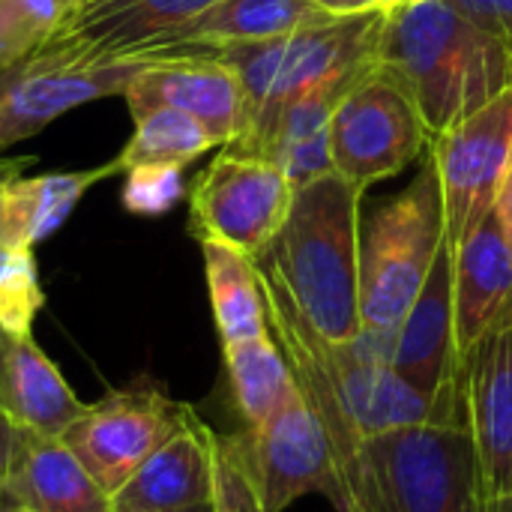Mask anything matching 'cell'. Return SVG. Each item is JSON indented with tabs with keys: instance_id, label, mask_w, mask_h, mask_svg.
<instances>
[{
	"instance_id": "6da1fadb",
	"label": "cell",
	"mask_w": 512,
	"mask_h": 512,
	"mask_svg": "<svg viewBox=\"0 0 512 512\" xmlns=\"http://www.w3.org/2000/svg\"><path fill=\"white\" fill-rule=\"evenodd\" d=\"M261 288L270 336L282 348L303 399L327 429L339 474L366 441L429 423L438 414V399H426L393 372L396 330L360 327L351 342H330L273 282L261 279Z\"/></svg>"
},
{
	"instance_id": "7a4b0ae2",
	"label": "cell",
	"mask_w": 512,
	"mask_h": 512,
	"mask_svg": "<svg viewBox=\"0 0 512 512\" xmlns=\"http://www.w3.org/2000/svg\"><path fill=\"white\" fill-rule=\"evenodd\" d=\"M363 189L327 174L294 192L270 246L255 255L258 276L273 282L294 309L330 342L360 333V228Z\"/></svg>"
},
{
	"instance_id": "3957f363",
	"label": "cell",
	"mask_w": 512,
	"mask_h": 512,
	"mask_svg": "<svg viewBox=\"0 0 512 512\" xmlns=\"http://www.w3.org/2000/svg\"><path fill=\"white\" fill-rule=\"evenodd\" d=\"M381 69L405 87L432 138L512 90L507 39L447 0L390 9Z\"/></svg>"
},
{
	"instance_id": "277c9868",
	"label": "cell",
	"mask_w": 512,
	"mask_h": 512,
	"mask_svg": "<svg viewBox=\"0 0 512 512\" xmlns=\"http://www.w3.org/2000/svg\"><path fill=\"white\" fill-rule=\"evenodd\" d=\"M342 512H480L459 366L429 423L378 435L342 471Z\"/></svg>"
},
{
	"instance_id": "5b68a950",
	"label": "cell",
	"mask_w": 512,
	"mask_h": 512,
	"mask_svg": "<svg viewBox=\"0 0 512 512\" xmlns=\"http://www.w3.org/2000/svg\"><path fill=\"white\" fill-rule=\"evenodd\" d=\"M387 18V6L342 18L324 15L285 36L210 51L222 57L243 84L246 126L234 144L255 138L291 102L312 96L342 102L381 66Z\"/></svg>"
},
{
	"instance_id": "8992f818",
	"label": "cell",
	"mask_w": 512,
	"mask_h": 512,
	"mask_svg": "<svg viewBox=\"0 0 512 512\" xmlns=\"http://www.w3.org/2000/svg\"><path fill=\"white\" fill-rule=\"evenodd\" d=\"M444 243V195L429 156L411 186L378 204L360 228V324L396 330Z\"/></svg>"
},
{
	"instance_id": "52a82bcc",
	"label": "cell",
	"mask_w": 512,
	"mask_h": 512,
	"mask_svg": "<svg viewBox=\"0 0 512 512\" xmlns=\"http://www.w3.org/2000/svg\"><path fill=\"white\" fill-rule=\"evenodd\" d=\"M141 57L108 54L87 39L63 30L60 36L30 48L0 66V156L60 114L105 99L123 96Z\"/></svg>"
},
{
	"instance_id": "ba28073f",
	"label": "cell",
	"mask_w": 512,
	"mask_h": 512,
	"mask_svg": "<svg viewBox=\"0 0 512 512\" xmlns=\"http://www.w3.org/2000/svg\"><path fill=\"white\" fill-rule=\"evenodd\" d=\"M192 411L195 408L177 402L162 381L138 375L87 405L66 429L63 444L102 489L117 498L132 474L189 420Z\"/></svg>"
},
{
	"instance_id": "9c48e42d",
	"label": "cell",
	"mask_w": 512,
	"mask_h": 512,
	"mask_svg": "<svg viewBox=\"0 0 512 512\" xmlns=\"http://www.w3.org/2000/svg\"><path fill=\"white\" fill-rule=\"evenodd\" d=\"M429 144L432 135L417 105L381 66L339 102L330 120L333 171L363 192L405 171Z\"/></svg>"
},
{
	"instance_id": "30bf717a",
	"label": "cell",
	"mask_w": 512,
	"mask_h": 512,
	"mask_svg": "<svg viewBox=\"0 0 512 512\" xmlns=\"http://www.w3.org/2000/svg\"><path fill=\"white\" fill-rule=\"evenodd\" d=\"M219 150L189 189V228L195 240H219L255 258L285 225L294 186L264 156Z\"/></svg>"
},
{
	"instance_id": "8fae6325",
	"label": "cell",
	"mask_w": 512,
	"mask_h": 512,
	"mask_svg": "<svg viewBox=\"0 0 512 512\" xmlns=\"http://www.w3.org/2000/svg\"><path fill=\"white\" fill-rule=\"evenodd\" d=\"M231 435L258 483L264 510L285 512L303 495H324L342 512L345 489L330 435L300 387L270 420Z\"/></svg>"
},
{
	"instance_id": "7c38bea8",
	"label": "cell",
	"mask_w": 512,
	"mask_h": 512,
	"mask_svg": "<svg viewBox=\"0 0 512 512\" xmlns=\"http://www.w3.org/2000/svg\"><path fill=\"white\" fill-rule=\"evenodd\" d=\"M429 156L438 168L447 243L456 246L498 204L512 168V90L435 135Z\"/></svg>"
},
{
	"instance_id": "4fadbf2b",
	"label": "cell",
	"mask_w": 512,
	"mask_h": 512,
	"mask_svg": "<svg viewBox=\"0 0 512 512\" xmlns=\"http://www.w3.org/2000/svg\"><path fill=\"white\" fill-rule=\"evenodd\" d=\"M468 429L477 459L480 510L498 512L512 501V300L459 357Z\"/></svg>"
},
{
	"instance_id": "5bb4252c",
	"label": "cell",
	"mask_w": 512,
	"mask_h": 512,
	"mask_svg": "<svg viewBox=\"0 0 512 512\" xmlns=\"http://www.w3.org/2000/svg\"><path fill=\"white\" fill-rule=\"evenodd\" d=\"M132 120L153 108H177L195 117L219 147L240 138L246 126V96L237 72L210 51L141 54L126 90Z\"/></svg>"
},
{
	"instance_id": "9a60e30c",
	"label": "cell",
	"mask_w": 512,
	"mask_h": 512,
	"mask_svg": "<svg viewBox=\"0 0 512 512\" xmlns=\"http://www.w3.org/2000/svg\"><path fill=\"white\" fill-rule=\"evenodd\" d=\"M219 435L198 417L189 420L132 474L114 504L123 512H186L213 504Z\"/></svg>"
},
{
	"instance_id": "2e32d148",
	"label": "cell",
	"mask_w": 512,
	"mask_h": 512,
	"mask_svg": "<svg viewBox=\"0 0 512 512\" xmlns=\"http://www.w3.org/2000/svg\"><path fill=\"white\" fill-rule=\"evenodd\" d=\"M456 366L459 360L453 312V246L444 243L423 291L396 327L393 372L435 402L444 384L456 375Z\"/></svg>"
},
{
	"instance_id": "e0dca14e",
	"label": "cell",
	"mask_w": 512,
	"mask_h": 512,
	"mask_svg": "<svg viewBox=\"0 0 512 512\" xmlns=\"http://www.w3.org/2000/svg\"><path fill=\"white\" fill-rule=\"evenodd\" d=\"M33 159H6L0 165V249H36L45 243L90 192V186L117 174V162L84 171H51L24 177Z\"/></svg>"
},
{
	"instance_id": "ac0fdd59",
	"label": "cell",
	"mask_w": 512,
	"mask_h": 512,
	"mask_svg": "<svg viewBox=\"0 0 512 512\" xmlns=\"http://www.w3.org/2000/svg\"><path fill=\"white\" fill-rule=\"evenodd\" d=\"M84 408L33 336H9L0 330V411L15 429L63 438Z\"/></svg>"
},
{
	"instance_id": "d6986e66",
	"label": "cell",
	"mask_w": 512,
	"mask_h": 512,
	"mask_svg": "<svg viewBox=\"0 0 512 512\" xmlns=\"http://www.w3.org/2000/svg\"><path fill=\"white\" fill-rule=\"evenodd\" d=\"M512 300V249L492 210L453 246L456 360L468 354Z\"/></svg>"
},
{
	"instance_id": "ffe728a7",
	"label": "cell",
	"mask_w": 512,
	"mask_h": 512,
	"mask_svg": "<svg viewBox=\"0 0 512 512\" xmlns=\"http://www.w3.org/2000/svg\"><path fill=\"white\" fill-rule=\"evenodd\" d=\"M3 495L30 512H117L114 498L78 462L63 438H42L33 432L18 435Z\"/></svg>"
},
{
	"instance_id": "44dd1931",
	"label": "cell",
	"mask_w": 512,
	"mask_h": 512,
	"mask_svg": "<svg viewBox=\"0 0 512 512\" xmlns=\"http://www.w3.org/2000/svg\"><path fill=\"white\" fill-rule=\"evenodd\" d=\"M210 3L216 0H93L75 12L66 30L108 54L141 57L153 54Z\"/></svg>"
},
{
	"instance_id": "7402d4cb",
	"label": "cell",
	"mask_w": 512,
	"mask_h": 512,
	"mask_svg": "<svg viewBox=\"0 0 512 512\" xmlns=\"http://www.w3.org/2000/svg\"><path fill=\"white\" fill-rule=\"evenodd\" d=\"M324 18L309 0H216L186 27L168 36L153 54L216 51L237 42H258L294 33Z\"/></svg>"
},
{
	"instance_id": "603a6c76",
	"label": "cell",
	"mask_w": 512,
	"mask_h": 512,
	"mask_svg": "<svg viewBox=\"0 0 512 512\" xmlns=\"http://www.w3.org/2000/svg\"><path fill=\"white\" fill-rule=\"evenodd\" d=\"M198 246L204 255V279L219 342L234 345L267 336V303L255 261L219 240H198Z\"/></svg>"
},
{
	"instance_id": "cb8c5ba5",
	"label": "cell",
	"mask_w": 512,
	"mask_h": 512,
	"mask_svg": "<svg viewBox=\"0 0 512 512\" xmlns=\"http://www.w3.org/2000/svg\"><path fill=\"white\" fill-rule=\"evenodd\" d=\"M222 360H225L231 399L243 426H261L297 396V381L291 375V366L270 333L258 339L222 345Z\"/></svg>"
},
{
	"instance_id": "d4e9b609",
	"label": "cell",
	"mask_w": 512,
	"mask_h": 512,
	"mask_svg": "<svg viewBox=\"0 0 512 512\" xmlns=\"http://www.w3.org/2000/svg\"><path fill=\"white\" fill-rule=\"evenodd\" d=\"M213 147H219L216 138L195 117L177 108H153L135 117V132L114 162L120 171H129L135 165L186 168Z\"/></svg>"
},
{
	"instance_id": "484cf974",
	"label": "cell",
	"mask_w": 512,
	"mask_h": 512,
	"mask_svg": "<svg viewBox=\"0 0 512 512\" xmlns=\"http://www.w3.org/2000/svg\"><path fill=\"white\" fill-rule=\"evenodd\" d=\"M42 309L45 288L33 249H0V330L9 336H33Z\"/></svg>"
},
{
	"instance_id": "4316f807",
	"label": "cell",
	"mask_w": 512,
	"mask_h": 512,
	"mask_svg": "<svg viewBox=\"0 0 512 512\" xmlns=\"http://www.w3.org/2000/svg\"><path fill=\"white\" fill-rule=\"evenodd\" d=\"M186 198L183 168L177 165H135L126 171L123 183V210L132 216L156 219L174 210Z\"/></svg>"
},
{
	"instance_id": "83f0119b",
	"label": "cell",
	"mask_w": 512,
	"mask_h": 512,
	"mask_svg": "<svg viewBox=\"0 0 512 512\" xmlns=\"http://www.w3.org/2000/svg\"><path fill=\"white\" fill-rule=\"evenodd\" d=\"M216 512H267L258 483L234 441V435H219L216 447Z\"/></svg>"
},
{
	"instance_id": "f1b7e54d",
	"label": "cell",
	"mask_w": 512,
	"mask_h": 512,
	"mask_svg": "<svg viewBox=\"0 0 512 512\" xmlns=\"http://www.w3.org/2000/svg\"><path fill=\"white\" fill-rule=\"evenodd\" d=\"M6 6L18 18L27 39L33 45H42L60 36L84 3L81 0H6Z\"/></svg>"
},
{
	"instance_id": "f546056e",
	"label": "cell",
	"mask_w": 512,
	"mask_h": 512,
	"mask_svg": "<svg viewBox=\"0 0 512 512\" xmlns=\"http://www.w3.org/2000/svg\"><path fill=\"white\" fill-rule=\"evenodd\" d=\"M480 27L498 33L512 48V0H447Z\"/></svg>"
},
{
	"instance_id": "4dcf8cb0",
	"label": "cell",
	"mask_w": 512,
	"mask_h": 512,
	"mask_svg": "<svg viewBox=\"0 0 512 512\" xmlns=\"http://www.w3.org/2000/svg\"><path fill=\"white\" fill-rule=\"evenodd\" d=\"M30 48H36V45L21 30L18 18L12 15V9L6 6V0H0V66L3 63H12L15 57L27 54Z\"/></svg>"
},
{
	"instance_id": "1f68e13d",
	"label": "cell",
	"mask_w": 512,
	"mask_h": 512,
	"mask_svg": "<svg viewBox=\"0 0 512 512\" xmlns=\"http://www.w3.org/2000/svg\"><path fill=\"white\" fill-rule=\"evenodd\" d=\"M18 435L21 432L0 411V492L6 489V480H9V471H12V459H15V450H18Z\"/></svg>"
},
{
	"instance_id": "d6a6232c",
	"label": "cell",
	"mask_w": 512,
	"mask_h": 512,
	"mask_svg": "<svg viewBox=\"0 0 512 512\" xmlns=\"http://www.w3.org/2000/svg\"><path fill=\"white\" fill-rule=\"evenodd\" d=\"M318 12L324 15H360V12H372V9H381L384 3L381 0H309Z\"/></svg>"
},
{
	"instance_id": "836d02e7",
	"label": "cell",
	"mask_w": 512,
	"mask_h": 512,
	"mask_svg": "<svg viewBox=\"0 0 512 512\" xmlns=\"http://www.w3.org/2000/svg\"><path fill=\"white\" fill-rule=\"evenodd\" d=\"M495 213H498V219H501V225H504V234H507V243H510L512 249V168L510 174H507V180H504V186H501Z\"/></svg>"
},
{
	"instance_id": "e575fe53",
	"label": "cell",
	"mask_w": 512,
	"mask_h": 512,
	"mask_svg": "<svg viewBox=\"0 0 512 512\" xmlns=\"http://www.w3.org/2000/svg\"><path fill=\"white\" fill-rule=\"evenodd\" d=\"M387 9H396V6H408V3H420V0H381Z\"/></svg>"
},
{
	"instance_id": "d590c367",
	"label": "cell",
	"mask_w": 512,
	"mask_h": 512,
	"mask_svg": "<svg viewBox=\"0 0 512 512\" xmlns=\"http://www.w3.org/2000/svg\"><path fill=\"white\" fill-rule=\"evenodd\" d=\"M9 507H12V498L0 492V512H6V510H9Z\"/></svg>"
},
{
	"instance_id": "8d00e7d4",
	"label": "cell",
	"mask_w": 512,
	"mask_h": 512,
	"mask_svg": "<svg viewBox=\"0 0 512 512\" xmlns=\"http://www.w3.org/2000/svg\"><path fill=\"white\" fill-rule=\"evenodd\" d=\"M123 512V510H117ZM186 512H216V507L213 504H204V507H195V510H186Z\"/></svg>"
},
{
	"instance_id": "74e56055",
	"label": "cell",
	"mask_w": 512,
	"mask_h": 512,
	"mask_svg": "<svg viewBox=\"0 0 512 512\" xmlns=\"http://www.w3.org/2000/svg\"><path fill=\"white\" fill-rule=\"evenodd\" d=\"M6 512H30V510H27V507H18V504L12 501V507H9V510H6Z\"/></svg>"
},
{
	"instance_id": "f35d334b",
	"label": "cell",
	"mask_w": 512,
	"mask_h": 512,
	"mask_svg": "<svg viewBox=\"0 0 512 512\" xmlns=\"http://www.w3.org/2000/svg\"><path fill=\"white\" fill-rule=\"evenodd\" d=\"M480 512H483V510H480ZM498 512H512V501L507 504V507H504V510H498Z\"/></svg>"
},
{
	"instance_id": "ab89813d",
	"label": "cell",
	"mask_w": 512,
	"mask_h": 512,
	"mask_svg": "<svg viewBox=\"0 0 512 512\" xmlns=\"http://www.w3.org/2000/svg\"><path fill=\"white\" fill-rule=\"evenodd\" d=\"M81 3H93V0H81Z\"/></svg>"
},
{
	"instance_id": "60d3db41",
	"label": "cell",
	"mask_w": 512,
	"mask_h": 512,
	"mask_svg": "<svg viewBox=\"0 0 512 512\" xmlns=\"http://www.w3.org/2000/svg\"><path fill=\"white\" fill-rule=\"evenodd\" d=\"M3 162H6V159H0V165H3Z\"/></svg>"
}]
</instances>
